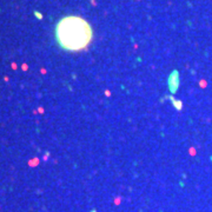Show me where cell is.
Segmentation results:
<instances>
[{"mask_svg": "<svg viewBox=\"0 0 212 212\" xmlns=\"http://www.w3.org/2000/svg\"><path fill=\"white\" fill-rule=\"evenodd\" d=\"M59 45L69 51L85 48L92 39V28L86 20L80 17L70 15L63 18L56 28Z\"/></svg>", "mask_w": 212, "mask_h": 212, "instance_id": "6da1fadb", "label": "cell"}]
</instances>
